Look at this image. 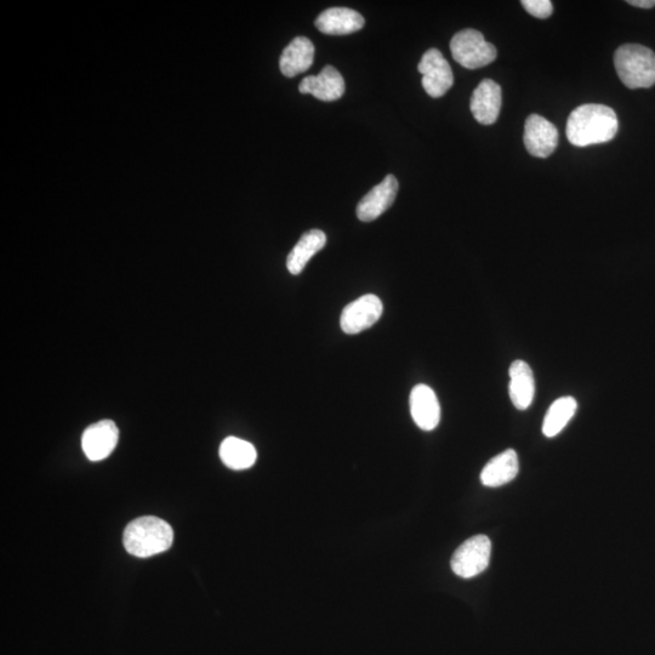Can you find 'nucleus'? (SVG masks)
I'll list each match as a JSON object with an SVG mask.
<instances>
[{"instance_id":"nucleus-13","label":"nucleus","mask_w":655,"mask_h":655,"mask_svg":"<svg viewBox=\"0 0 655 655\" xmlns=\"http://www.w3.org/2000/svg\"><path fill=\"white\" fill-rule=\"evenodd\" d=\"M299 90L301 94H311L324 102L336 101L345 94V81L336 68L326 66L318 76L304 78Z\"/></svg>"},{"instance_id":"nucleus-16","label":"nucleus","mask_w":655,"mask_h":655,"mask_svg":"<svg viewBox=\"0 0 655 655\" xmlns=\"http://www.w3.org/2000/svg\"><path fill=\"white\" fill-rule=\"evenodd\" d=\"M509 374V393L512 404L518 410L528 409L531 407L535 393L532 368L527 362L518 360L511 364Z\"/></svg>"},{"instance_id":"nucleus-14","label":"nucleus","mask_w":655,"mask_h":655,"mask_svg":"<svg viewBox=\"0 0 655 655\" xmlns=\"http://www.w3.org/2000/svg\"><path fill=\"white\" fill-rule=\"evenodd\" d=\"M364 25L363 16L349 8H330L316 20L318 30L329 36H346L361 31Z\"/></svg>"},{"instance_id":"nucleus-5","label":"nucleus","mask_w":655,"mask_h":655,"mask_svg":"<svg viewBox=\"0 0 655 655\" xmlns=\"http://www.w3.org/2000/svg\"><path fill=\"white\" fill-rule=\"evenodd\" d=\"M492 543L486 535L466 540L452 557L453 572L463 579H471L486 571L491 561Z\"/></svg>"},{"instance_id":"nucleus-20","label":"nucleus","mask_w":655,"mask_h":655,"mask_svg":"<svg viewBox=\"0 0 655 655\" xmlns=\"http://www.w3.org/2000/svg\"><path fill=\"white\" fill-rule=\"evenodd\" d=\"M578 409V402L572 396L558 398L551 404L543 423V434L546 437H555L565 429Z\"/></svg>"},{"instance_id":"nucleus-4","label":"nucleus","mask_w":655,"mask_h":655,"mask_svg":"<svg viewBox=\"0 0 655 655\" xmlns=\"http://www.w3.org/2000/svg\"><path fill=\"white\" fill-rule=\"evenodd\" d=\"M453 59L467 70H478L497 59V49L476 30L460 31L452 39Z\"/></svg>"},{"instance_id":"nucleus-21","label":"nucleus","mask_w":655,"mask_h":655,"mask_svg":"<svg viewBox=\"0 0 655 655\" xmlns=\"http://www.w3.org/2000/svg\"><path fill=\"white\" fill-rule=\"evenodd\" d=\"M522 5L528 14L538 19H548L554 11L550 0H523Z\"/></svg>"},{"instance_id":"nucleus-15","label":"nucleus","mask_w":655,"mask_h":655,"mask_svg":"<svg viewBox=\"0 0 655 655\" xmlns=\"http://www.w3.org/2000/svg\"><path fill=\"white\" fill-rule=\"evenodd\" d=\"M313 59H315V45L309 38L296 37L283 50L279 67L283 76L294 78L309 70Z\"/></svg>"},{"instance_id":"nucleus-8","label":"nucleus","mask_w":655,"mask_h":655,"mask_svg":"<svg viewBox=\"0 0 655 655\" xmlns=\"http://www.w3.org/2000/svg\"><path fill=\"white\" fill-rule=\"evenodd\" d=\"M524 146L533 157L548 158L558 145V130L539 115H531L524 124Z\"/></svg>"},{"instance_id":"nucleus-6","label":"nucleus","mask_w":655,"mask_h":655,"mask_svg":"<svg viewBox=\"0 0 655 655\" xmlns=\"http://www.w3.org/2000/svg\"><path fill=\"white\" fill-rule=\"evenodd\" d=\"M418 71L423 74L421 84L431 98H442L453 87L452 67L438 49L426 51L419 62Z\"/></svg>"},{"instance_id":"nucleus-11","label":"nucleus","mask_w":655,"mask_h":655,"mask_svg":"<svg viewBox=\"0 0 655 655\" xmlns=\"http://www.w3.org/2000/svg\"><path fill=\"white\" fill-rule=\"evenodd\" d=\"M398 181L393 175H387L378 186L370 190L357 205V216L363 222L377 220L395 202Z\"/></svg>"},{"instance_id":"nucleus-10","label":"nucleus","mask_w":655,"mask_h":655,"mask_svg":"<svg viewBox=\"0 0 655 655\" xmlns=\"http://www.w3.org/2000/svg\"><path fill=\"white\" fill-rule=\"evenodd\" d=\"M409 404L410 413L419 429L432 431L440 424V402L430 386L424 384L415 386L410 393Z\"/></svg>"},{"instance_id":"nucleus-1","label":"nucleus","mask_w":655,"mask_h":655,"mask_svg":"<svg viewBox=\"0 0 655 655\" xmlns=\"http://www.w3.org/2000/svg\"><path fill=\"white\" fill-rule=\"evenodd\" d=\"M619 129L618 117L611 107L586 104L575 108L568 118L566 135L577 147L612 141Z\"/></svg>"},{"instance_id":"nucleus-22","label":"nucleus","mask_w":655,"mask_h":655,"mask_svg":"<svg viewBox=\"0 0 655 655\" xmlns=\"http://www.w3.org/2000/svg\"><path fill=\"white\" fill-rule=\"evenodd\" d=\"M628 4L636 8L651 9L655 7V0H629Z\"/></svg>"},{"instance_id":"nucleus-2","label":"nucleus","mask_w":655,"mask_h":655,"mask_svg":"<svg viewBox=\"0 0 655 655\" xmlns=\"http://www.w3.org/2000/svg\"><path fill=\"white\" fill-rule=\"evenodd\" d=\"M123 541L130 555L147 558L172 548L174 532L172 526L161 518L144 516L128 524Z\"/></svg>"},{"instance_id":"nucleus-9","label":"nucleus","mask_w":655,"mask_h":655,"mask_svg":"<svg viewBox=\"0 0 655 655\" xmlns=\"http://www.w3.org/2000/svg\"><path fill=\"white\" fill-rule=\"evenodd\" d=\"M119 430L112 420H102L87 427L82 436V448L90 461L110 457L117 447Z\"/></svg>"},{"instance_id":"nucleus-12","label":"nucleus","mask_w":655,"mask_h":655,"mask_svg":"<svg viewBox=\"0 0 655 655\" xmlns=\"http://www.w3.org/2000/svg\"><path fill=\"white\" fill-rule=\"evenodd\" d=\"M503 104V91L500 85L484 79L472 93L471 112L476 121L483 125H491L497 122Z\"/></svg>"},{"instance_id":"nucleus-19","label":"nucleus","mask_w":655,"mask_h":655,"mask_svg":"<svg viewBox=\"0 0 655 655\" xmlns=\"http://www.w3.org/2000/svg\"><path fill=\"white\" fill-rule=\"evenodd\" d=\"M222 463L232 470L250 469L258 459V453L252 443L237 437H227L220 446Z\"/></svg>"},{"instance_id":"nucleus-7","label":"nucleus","mask_w":655,"mask_h":655,"mask_svg":"<svg viewBox=\"0 0 655 655\" xmlns=\"http://www.w3.org/2000/svg\"><path fill=\"white\" fill-rule=\"evenodd\" d=\"M384 306L378 296L363 295L347 305L341 313L340 326L349 335L360 334L380 320Z\"/></svg>"},{"instance_id":"nucleus-3","label":"nucleus","mask_w":655,"mask_h":655,"mask_svg":"<svg viewBox=\"0 0 655 655\" xmlns=\"http://www.w3.org/2000/svg\"><path fill=\"white\" fill-rule=\"evenodd\" d=\"M614 66L626 88L647 89L655 84L654 51L641 44L622 45L615 51Z\"/></svg>"},{"instance_id":"nucleus-18","label":"nucleus","mask_w":655,"mask_h":655,"mask_svg":"<svg viewBox=\"0 0 655 655\" xmlns=\"http://www.w3.org/2000/svg\"><path fill=\"white\" fill-rule=\"evenodd\" d=\"M327 236L321 230H311L301 236L300 241L293 248L292 252L287 258L288 271L294 276L300 275L304 271L307 262H309L313 255L326 246Z\"/></svg>"},{"instance_id":"nucleus-17","label":"nucleus","mask_w":655,"mask_h":655,"mask_svg":"<svg viewBox=\"0 0 655 655\" xmlns=\"http://www.w3.org/2000/svg\"><path fill=\"white\" fill-rule=\"evenodd\" d=\"M518 470H520V464H518L517 453L514 449H508L484 466L481 472V482L486 487H501L514 481Z\"/></svg>"}]
</instances>
